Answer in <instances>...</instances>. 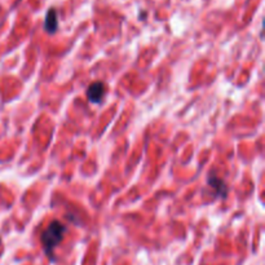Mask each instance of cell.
<instances>
[{"mask_svg": "<svg viewBox=\"0 0 265 265\" xmlns=\"http://www.w3.org/2000/svg\"><path fill=\"white\" fill-rule=\"evenodd\" d=\"M66 227L58 220H53L48 224V227L43 231L40 241H42L43 248L46 251L47 256L50 259H53L54 248L61 243L64 239V235L66 233Z\"/></svg>", "mask_w": 265, "mask_h": 265, "instance_id": "obj_1", "label": "cell"}, {"mask_svg": "<svg viewBox=\"0 0 265 265\" xmlns=\"http://www.w3.org/2000/svg\"><path fill=\"white\" fill-rule=\"evenodd\" d=\"M105 92H106V89H105L104 83L102 82H95L87 89V96H88V100L92 104H99L104 99Z\"/></svg>", "mask_w": 265, "mask_h": 265, "instance_id": "obj_2", "label": "cell"}, {"mask_svg": "<svg viewBox=\"0 0 265 265\" xmlns=\"http://www.w3.org/2000/svg\"><path fill=\"white\" fill-rule=\"evenodd\" d=\"M208 185L216 190V194L220 197H227L228 194V186L225 185L221 179L217 176H210L208 177Z\"/></svg>", "mask_w": 265, "mask_h": 265, "instance_id": "obj_3", "label": "cell"}, {"mask_svg": "<svg viewBox=\"0 0 265 265\" xmlns=\"http://www.w3.org/2000/svg\"><path fill=\"white\" fill-rule=\"evenodd\" d=\"M44 29L50 34H53L56 29H57V15H56L54 9H50V12L47 13L46 21H44Z\"/></svg>", "mask_w": 265, "mask_h": 265, "instance_id": "obj_4", "label": "cell"}]
</instances>
